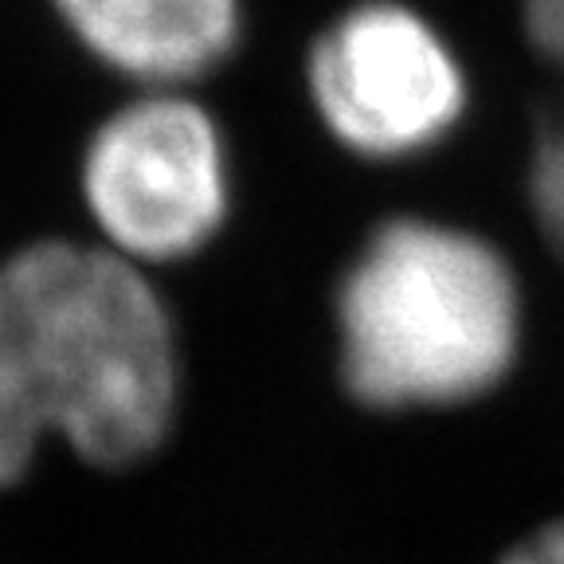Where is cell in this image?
Wrapping results in <instances>:
<instances>
[{"instance_id": "1", "label": "cell", "mask_w": 564, "mask_h": 564, "mask_svg": "<svg viewBox=\"0 0 564 564\" xmlns=\"http://www.w3.org/2000/svg\"><path fill=\"white\" fill-rule=\"evenodd\" d=\"M0 357L47 443L95 470L145 467L185 412L173 306L90 239H32L0 259Z\"/></svg>"}, {"instance_id": "2", "label": "cell", "mask_w": 564, "mask_h": 564, "mask_svg": "<svg viewBox=\"0 0 564 564\" xmlns=\"http://www.w3.org/2000/svg\"><path fill=\"white\" fill-rule=\"evenodd\" d=\"M337 384L372 415L463 412L518 372L529 302L475 224L397 212L361 236L329 302Z\"/></svg>"}, {"instance_id": "3", "label": "cell", "mask_w": 564, "mask_h": 564, "mask_svg": "<svg viewBox=\"0 0 564 564\" xmlns=\"http://www.w3.org/2000/svg\"><path fill=\"white\" fill-rule=\"evenodd\" d=\"M75 193L90 243L145 274L185 267L236 212L228 130L196 90H130L87 130Z\"/></svg>"}, {"instance_id": "4", "label": "cell", "mask_w": 564, "mask_h": 564, "mask_svg": "<svg viewBox=\"0 0 564 564\" xmlns=\"http://www.w3.org/2000/svg\"><path fill=\"white\" fill-rule=\"evenodd\" d=\"M310 115L365 165H408L443 150L470 115L463 52L412 0H352L302 55Z\"/></svg>"}, {"instance_id": "5", "label": "cell", "mask_w": 564, "mask_h": 564, "mask_svg": "<svg viewBox=\"0 0 564 564\" xmlns=\"http://www.w3.org/2000/svg\"><path fill=\"white\" fill-rule=\"evenodd\" d=\"M87 59L130 90H196L247 35L243 0H47Z\"/></svg>"}, {"instance_id": "6", "label": "cell", "mask_w": 564, "mask_h": 564, "mask_svg": "<svg viewBox=\"0 0 564 564\" xmlns=\"http://www.w3.org/2000/svg\"><path fill=\"white\" fill-rule=\"evenodd\" d=\"M529 212L541 239L564 259V122L538 141L529 158Z\"/></svg>"}, {"instance_id": "7", "label": "cell", "mask_w": 564, "mask_h": 564, "mask_svg": "<svg viewBox=\"0 0 564 564\" xmlns=\"http://www.w3.org/2000/svg\"><path fill=\"white\" fill-rule=\"evenodd\" d=\"M518 20L529 47L564 70V0H518Z\"/></svg>"}, {"instance_id": "8", "label": "cell", "mask_w": 564, "mask_h": 564, "mask_svg": "<svg viewBox=\"0 0 564 564\" xmlns=\"http://www.w3.org/2000/svg\"><path fill=\"white\" fill-rule=\"evenodd\" d=\"M494 564H564V513L541 518L498 553Z\"/></svg>"}]
</instances>
